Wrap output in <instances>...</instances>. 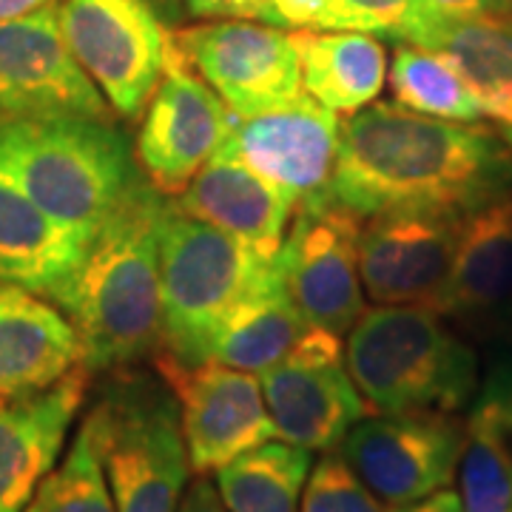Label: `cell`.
Segmentation results:
<instances>
[{
	"label": "cell",
	"mask_w": 512,
	"mask_h": 512,
	"mask_svg": "<svg viewBox=\"0 0 512 512\" xmlns=\"http://www.w3.org/2000/svg\"><path fill=\"white\" fill-rule=\"evenodd\" d=\"M512 194V146L481 123L373 100L339 126L333 200L362 220L384 211L470 214Z\"/></svg>",
	"instance_id": "1"
},
{
	"label": "cell",
	"mask_w": 512,
	"mask_h": 512,
	"mask_svg": "<svg viewBox=\"0 0 512 512\" xmlns=\"http://www.w3.org/2000/svg\"><path fill=\"white\" fill-rule=\"evenodd\" d=\"M165 205L168 197L140 171L77 268L46 296L77 330L89 373L126 370L160 350V222Z\"/></svg>",
	"instance_id": "2"
},
{
	"label": "cell",
	"mask_w": 512,
	"mask_h": 512,
	"mask_svg": "<svg viewBox=\"0 0 512 512\" xmlns=\"http://www.w3.org/2000/svg\"><path fill=\"white\" fill-rule=\"evenodd\" d=\"M137 174L111 120L60 114L0 123V177L86 245Z\"/></svg>",
	"instance_id": "3"
},
{
	"label": "cell",
	"mask_w": 512,
	"mask_h": 512,
	"mask_svg": "<svg viewBox=\"0 0 512 512\" xmlns=\"http://www.w3.org/2000/svg\"><path fill=\"white\" fill-rule=\"evenodd\" d=\"M345 365L376 413H444L473 402V348L427 305H379L348 330Z\"/></svg>",
	"instance_id": "4"
},
{
	"label": "cell",
	"mask_w": 512,
	"mask_h": 512,
	"mask_svg": "<svg viewBox=\"0 0 512 512\" xmlns=\"http://www.w3.org/2000/svg\"><path fill=\"white\" fill-rule=\"evenodd\" d=\"M83 424L103 461L114 510L177 512L191 464L180 402L163 376H117Z\"/></svg>",
	"instance_id": "5"
},
{
	"label": "cell",
	"mask_w": 512,
	"mask_h": 512,
	"mask_svg": "<svg viewBox=\"0 0 512 512\" xmlns=\"http://www.w3.org/2000/svg\"><path fill=\"white\" fill-rule=\"evenodd\" d=\"M271 271L274 262L168 200L160 222V353L180 365L208 362L222 319Z\"/></svg>",
	"instance_id": "6"
},
{
	"label": "cell",
	"mask_w": 512,
	"mask_h": 512,
	"mask_svg": "<svg viewBox=\"0 0 512 512\" xmlns=\"http://www.w3.org/2000/svg\"><path fill=\"white\" fill-rule=\"evenodd\" d=\"M60 32L114 114L140 120L165 69L168 32L148 0H63Z\"/></svg>",
	"instance_id": "7"
},
{
	"label": "cell",
	"mask_w": 512,
	"mask_h": 512,
	"mask_svg": "<svg viewBox=\"0 0 512 512\" xmlns=\"http://www.w3.org/2000/svg\"><path fill=\"white\" fill-rule=\"evenodd\" d=\"M359 231L362 217L342 202L299 205L274 259L276 279L293 308L336 336H348L365 313Z\"/></svg>",
	"instance_id": "8"
},
{
	"label": "cell",
	"mask_w": 512,
	"mask_h": 512,
	"mask_svg": "<svg viewBox=\"0 0 512 512\" xmlns=\"http://www.w3.org/2000/svg\"><path fill=\"white\" fill-rule=\"evenodd\" d=\"M464 450V427L444 413H379L356 421L339 456L387 507L447 490Z\"/></svg>",
	"instance_id": "9"
},
{
	"label": "cell",
	"mask_w": 512,
	"mask_h": 512,
	"mask_svg": "<svg viewBox=\"0 0 512 512\" xmlns=\"http://www.w3.org/2000/svg\"><path fill=\"white\" fill-rule=\"evenodd\" d=\"M234 117L285 109L305 97L293 37L271 23L214 20L171 35Z\"/></svg>",
	"instance_id": "10"
},
{
	"label": "cell",
	"mask_w": 512,
	"mask_h": 512,
	"mask_svg": "<svg viewBox=\"0 0 512 512\" xmlns=\"http://www.w3.org/2000/svg\"><path fill=\"white\" fill-rule=\"evenodd\" d=\"M134 157L163 197L183 194L228 134L231 111L168 35L165 69L143 111Z\"/></svg>",
	"instance_id": "11"
},
{
	"label": "cell",
	"mask_w": 512,
	"mask_h": 512,
	"mask_svg": "<svg viewBox=\"0 0 512 512\" xmlns=\"http://www.w3.org/2000/svg\"><path fill=\"white\" fill-rule=\"evenodd\" d=\"M336 111L313 97L254 117H231L214 157L231 160L265 183L276 185L299 205L333 200V171L339 154Z\"/></svg>",
	"instance_id": "12"
},
{
	"label": "cell",
	"mask_w": 512,
	"mask_h": 512,
	"mask_svg": "<svg viewBox=\"0 0 512 512\" xmlns=\"http://www.w3.org/2000/svg\"><path fill=\"white\" fill-rule=\"evenodd\" d=\"M259 384L276 436L311 453L336 450L370 410L350 379L342 336L316 325L282 365L262 373Z\"/></svg>",
	"instance_id": "13"
},
{
	"label": "cell",
	"mask_w": 512,
	"mask_h": 512,
	"mask_svg": "<svg viewBox=\"0 0 512 512\" xmlns=\"http://www.w3.org/2000/svg\"><path fill=\"white\" fill-rule=\"evenodd\" d=\"M157 376H163L180 402L191 473H217L228 461L276 439L256 373L217 362L180 365L160 353Z\"/></svg>",
	"instance_id": "14"
},
{
	"label": "cell",
	"mask_w": 512,
	"mask_h": 512,
	"mask_svg": "<svg viewBox=\"0 0 512 512\" xmlns=\"http://www.w3.org/2000/svg\"><path fill=\"white\" fill-rule=\"evenodd\" d=\"M111 120V106L69 52L55 6L0 20V123L37 117Z\"/></svg>",
	"instance_id": "15"
},
{
	"label": "cell",
	"mask_w": 512,
	"mask_h": 512,
	"mask_svg": "<svg viewBox=\"0 0 512 512\" xmlns=\"http://www.w3.org/2000/svg\"><path fill=\"white\" fill-rule=\"evenodd\" d=\"M464 217L439 211L365 217L359 231V276L367 296L376 305H427L436 311Z\"/></svg>",
	"instance_id": "16"
},
{
	"label": "cell",
	"mask_w": 512,
	"mask_h": 512,
	"mask_svg": "<svg viewBox=\"0 0 512 512\" xmlns=\"http://www.w3.org/2000/svg\"><path fill=\"white\" fill-rule=\"evenodd\" d=\"M89 370L77 367L60 382L0 407V512H23L40 481L55 470L80 404Z\"/></svg>",
	"instance_id": "17"
},
{
	"label": "cell",
	"mask_w": 512,
	"mask_h": 512,
	"mask_svg": "<svg viewBox=\"0 0 512 512\" xmlns=\"http://www.w3.org/2000/svg\"><path fill=\"white\" fill-rule=\"evenodd\" d=\"M83 367L69 316L46 296L0 285V399H20Z\"/></svg>",
	"instance_id": "18"
},
{
	"label": "cell",
	"mask_w": 512,
	"mask_h": 512,
	"mask_svg": "<svg viewBox=\"0 0 512 512\" xmlns=\"http://www.w3.org/2000/svg\"><path fill=\"white\" fill-rule=\"evenodd\" d=\"M174 208L234 237L256 256L274 262L288 234L296 200L242 165L211 157L174 197Z\"/></svg>",
	"instance_id": "19"
},
{
	"label": "cell",
	"mask_w": 512,
	"mask_h": 512,
	"mask_svg": "<svg viewBox=\"0 0 512 512\" xmlns=\"http://www.w3.org/2000/svg\"><path fill=\"white\" fill-rule=\"evenodd\" d=\"M436 311L473 325L512 316V194L464 217Z\"/></svg>",
	"instance_id": "20"
},
{
	"label": "cell",
	"mask_w": 512,
	"mask_h": 512,
	"mask_svg": "<svg viewBox=\"0 0 512 512\" xmlns=\"http://www.w3.org/2000/svg\"><path fill=\"white\" fill-rule=\"evenodd\" d=\"M407 43L450 57L512 146V18H444L430 9Z\"/></svg>",
	"instance_id": "21"
},
{
	"label": "cell",
	"mask_w": 512,
	"mask_h": 512,
	"mask_svg": "<svg viewBox=\"0 0 512 512\" xmlns=\"http://www.w3.org/2000/svg\"><path fill=\"white\" fill-rule=\"evenodd\" d=\"M77 239L0 177V285L49 296L86 254Z\"/></svg>",
	"instance_id": "22"
},
{
	"label": "cell",
	"mask_w": 512,
	"mask_h": 512,
	"mask_svg": "<svg viewBox=\"0 0 512 512\" xmlns=\"http://www.w3.org/2000/svg\"><path fill=\"white\" fill-rule=\"evenodd\" d=\"M293 37L302 86L336 114H356L379 100L387 80V52L365 32L299 29Z\"/></svg>",
	"instance_id": "23"
},
{
	"label": "cell",
	"mask_w": 512,
	"mask_h": 512,
	"mask_svg": "<svg viewBox=\"0 0 512 512\" xmlns=\"http://www.w3.org/2000/svg\"><path fill=\"white\" fill-rule=\"evenodd\" d=\"M311 328L285 296L276 271H271L222 319L208 348V362L262 376L282 365Z\"/></svg>",
	"instance_id": "24"
},
{
	"label": "cell",
	"mask_w": 512,
	"mask_h": 512,
	"mask_svg": "<svg viewBox=\"0 0 512 512\" xmlns=\"http://www.w3.org/2000/svg\"><path fill=\"white\" fill-rule=\"evenodd\" d=\"M311 476V450L265 441L217 470V493L228 512H299Z\"/></svg>",
	"instance_id": "25"
},
{
	"label": "cell",
	"mask_w": 512,
	"mask_h": 512,
	"mask_svg": "<svg viewBox=\"0 0 512 512\" xmlns=\"http://www.w3.org/2000/svg\"><path fill=\"white\" fill-rule=\"evenodd\" d=\"M390 92L399 106L458 123H481L484 111L456 63L436 49L404 43L387 69Z\"/></svg>",
	"instance_id": "26"
},
{
	"label": "cell",
	"mask_w": 512,
	"mask_h": 512,
	"mask_svg": "<svg viewBox=\"0 0 512 512\" xmlns=\"http://www.w3.org/2000/svg\"><path fill=\"white\" fill-rule=\"evenodd\" d=\"M461 470V512H512V461L501 433L498 404L484 384L464 427Z\"/></svg>",
	"instance_id": "27"
},
{
	"label": "cell",
	"mask_w": 512,
	"mask_h": 512,
	"mask_svg": "<svg viewBox=\"0 0 512 512\" xmlns=\"http://www.w3.org/2000/svg\"><path fill=\"white\" fill-rule=\"evenodd\" d=\"M23 512H117L92 433L80 424L66 458L40 481Z\"/></svg>",
	"instance_id": "28"
},
{
	"label": "cell",
	"mask_w": 512,
	"mask_h": 512,
	"mask_svg": "<svg viewBox=\"0 0 512 512\" xmlns=\"http://www.w3.org/2000/svg\"><path fill=\"white\" fill-rule=\"evenodd\" d=\"M299 512H384L382 501L367 490L348 461L328 450L311 467Z\"/></svg>",
	"instance_id": "29"
},
{
	"label": "cell",
	"mask_w": 512,
	"mask_h": 512,
	"mask_svg": "<svg viewBox=\"0 0 512 512\" xmlns=\"http://www.w3.org/2000/svg\"><path fill=\"white\" fill-rule=\"evenodd\" d=\"M333 9V29L339 32H365L407 43L433 6L427 0H333Z\"/></svg>",
	"instance_id": "30"
},
{
	"label": "cell",
	"mask_w": 512,
	"mask_h": 512,
	"mask_svg": "<svg viewBox=\"0 0 512 512\" xmlns=\"http://www.w3.org/2000/svg\"><path fill=\"white\" fill-rule=\"evenodd\" d=\"M271 6H274L276 26L330 32L336 20L333 0H271Z\"/></svg>",
	"instance_id": "31"
},
{
	"label": "cell",
	"mask_w": 512,
	"mask_h": 512,
	"mask_svg": "<svg viewBox=\"0 0 512 512\" xmlns=\"http://www.w3.org/2000/svg\"><path fill=\"white\" fill-rule=\"evenodd\" d=\"M188 12L208 20H262L276 26L271 0H185Z\"/></svg>",
	"instance_id": "32"
},
{
	"label": "cell",
	"mask_w": 512,
	"mask_h": 512,
	"mask_svg": "<svg viewBox=\"0 0 512 512\" xmlns=\"http://www.w3.org/2000/svg\"><path fill=\"white\" fill-rule=\"evenodd\" d=\"M444 18H512V0H427Z\"/></svg>",
	"instance_id": "33"
},
{
	"label": "cell",
	"mask_w": 512,
	"mask_h": 512,
	"mask_svg": "<svg viewBox=\"0 0 512 512\" xmlns=\"http://www.w3.org/2000/svg\"><path fill=\"white\" fill-rule=\"evenodd\" d=\"M487 387L493 390L495 404H498V419H501V433L507 441V453L512 461V367H498L490 373Z\"/></svg>",
	"instance_id": "34"
},
{
	"label": "cell",
	"mask_w": 512,
	"mask_h": 512,
	"mask_svg": "<svg viewBox=\"0 0 512 512\" xmlns=\"http://www.w3.org/2000/svg\"><path fill=\"white\" fill-rule=\"evenodd\" d=\"M177 512H228L222 504L217 484H211L205 476H197L194 481H188L180 507Z\"/></svg>",
	"instance_id": "35"
},
{
	"label": "cell",
	"mask_w": 512,
	"mask_h": 512,
	"mask_svg": "<svg viewBox=\"0 0 512 512\" xmlns=\"http://www.w3.org/2000/svg\"><path fill=\"white\" fill-rule=\"evenodd\" d=\"M393 512H461V501H458V493H453V490H439V493L427 495L416 504L396 507Z\"/></svg>",
	"instance_id": "36"
},
{
	"label": "cell",
	"mask_w": 512,
	"mask_h": 512,
	"mask_svg": "<svg viewBox=\"0 0 512 512\" xmlns=\"http://www.w3.org/2000/svg\"><path fill=\"white\" fill-rule=\"evenodd\" d=\"M55 0H0V20L23 18L29 12H37L43 6H52Z\"/></svg>",
	"instance_id": "37"
},
{
	"label": "cell",
	"mask_w": 512,
	"mask_h": 512,
	"mask_svg": "<svg viewBox=\"0 0 512 512\" xmlns=\"http://www.w3.org/2000/svg\"><path fill=\"white\" fill-rule=\"evenodd\" d=\"M3 404H6V402H3V399H0V407H3Z\"/></svg>",
	"instance_id": "38"
}]
</instances>
